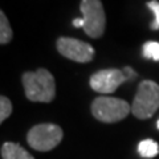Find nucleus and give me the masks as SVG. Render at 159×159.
Here are the masks:
<instances>
[{"instance_id": "nucleus-1", "label": "nucleus", "mask_w": 159, "mask_h": 159, "mask_svg": "<svg viewBox=\"0 0 159 159\" xmlns=\"http://www.w3.org/2000/svg\"><path fill=\"white\" fill-rule=\"evenodd\" d=\"M24 92L29 101L52 102L56 97V82L51 72L47 69H37L36 72L23 74Z\"/></svg>"}, {"instance_id": "nucleus-2", "label": "nucleus", "mask_w": 159, "mask_h": 159, "mask_svg": "<svg viewBox=\"0 0 159 159\" xmlns=\"http://www.w3.org/2000/svg\"><path fill=\"white\" fill-rule=\"evenodd\" d=\"M159 109V85L151 80H145L139 84L134 97L131 113L139 119H147Z\"/></svg>"}, {"instance_id": "nucleus-3", "label": "nucleus", "mask_w": 159, "mask_h": 159, "mask_svg": "<svg viewBox=\"0 0 159 159\" xmlns=\"http://www.w3.org/2000/svg\"><path fill=\"white\" fill-rule=\"evenodd\" d=\"M131 111V106L125 101L114 97H98L92 103V113L98 121L114 123L122 121Z\"/></svg>"}, {"instance_id": "nucleus-4", "label": "nucleus", "mask_w": 159, "mask_h": 159, "mask_svg": "<svg viewBox=\"0 0 159 159\" xmlns=\"http://www.w3.org/2000/svg\"><path fill=\"white\" fill-rule=\"evenodd\" d=\"M62 129L54 123H40L27 134L28 145L37 151H49L62 139Z\"/></svg>"}, {"instance_id": "nucleus-5", "label": "nucleus", "mask_w": 159, "mask_h": 159, "mask_svg": "<svg viewBox=\"0 0 159 159\" xmlns=\"http://www.w3.org/2000/svg\"><path fill=\"white\" fill-rule=\"evenodd\" d=\"M80 8L82 12V19L85 20V27H84L85 33L93 39L101 37L106 27V16L102 2L101 0H82Z\"/></svg>"}, {"instance_id": "nucleus-6", "label": "nucleus", "mask_w": 159, "mask_h": 159, "mask_svg": "<svg viewBox=\"0 0 159 159\" xmlns=\"http://www.w3.org/2000/svg\"><path fill=\"white\" fill-rule=\"evenodd\" d=\"M57 51L72 61L89 62L94 57V48L81 40L72 37H60L57 40Z\"/></svg>"}, {"instance_id": "nucleus-7", "label": "nucleus", "mask_w": 159, "mask_h": 159, "mask_svg": "<svg viewBox=\"0 0 159 159\" xmlns=\"http://www.w3.org/2000/svg\"><path fill=\"white\" fill-rule=\"evenodd\" d=\"M127 81L125 74L119 69H103L93 74L89 80L90 88L101 94H110L117 90L119 85Z\"/></svg>"}, {"instance_id": "nucleus-8", "label": "nucleus", "mask_w": 159, "mask_h": 159, "mask_svg": "<svg viewBox=\"0 0 159 159\" xmlns=\"http://www.w3.org/2000/svg\"><path fill=\"white\" fill-rule=\"evenodd\" d=\"M2 158L3 159H34L25 148H23L19 143L6 142L2 146Z\"/></svg>"}, {"instance_id": "nucleus-9", "label": "nucleus", "mask_w": 159, "mask_h": 159, "mask_svg": "<svg viewBox=\"0 0 159 159\" xmlns=\"http://www.w3.org/2000/svg\"><path fill=\"white\" fill-rule=\"evenodd\" d=\"M138 152L143 158H154L159 152V145L154 139H145V141L139 142Z\"/></svg>"}, {"instance_id": "nucleus-10", "label": "nucleus", "mask_w": 159, "mask_h": 159, "mask_svg": "<svg viewBox=\"0 0 159 159\" xmlns=\"http://www.w3.org/2000/svg\"><path fill=\"white\" fill-rule=\"evenodd\" d=\"M12 29L9 25V21L7 16L4 15V12H0V43L3 44H8L12 40Z\"/></svg>"}, {"instance_id": "nucleus-11", "label": "nucleus", "mask_w": 159, "mask_h": 159, "mask_svg": "<svg viewBox=\"0 0 159 159\" xmlns=\"http://www.w3.org/2000/svg\"><path fill=\"white\" fill-rule=\"evenodd\" d=\"M142 54L147 60L159 61V43L157 41H147L142 47Z\"/></svg>"}, {"instance_id": "nucleus-12", "label": "nucleus", "mask_w": 159, "mask_h": 159, "mask_svg": "<svg viewBox=\"0 0 159 159\" xmlns=\"http://www.w3.org/2000/svg\"><path fill=\"white\" fill-rule=\"evenodd\" d=\"M12 113V103L11 101L7 98L2 96L0 97V122H4L6 119L11 116Z\"/></svg>"}, {"instance_id": "nucleus-13", "label": "nucleus", "mask_w": 159, "mask_h": 159, "mask_svg": "<svg viewBox=\"0 0 159 159\" xmlns=\"http://www.w3.org/2000/svg\"><path fill=\"white\" fill-rule=\"evenodd\" d=\"M147 7L151 9L154 16H155L154 21L151 23V29H159V2H157V0H151V2L147 3Z\"/></svg>"}, {"instance_id": "nucleus-14", "label": "nucleus", "mask_w": 159, "mask_h": 159, "mask_svg": "<svg viewBox=\"0 0 159 159\" xmlns=\"http://www.w3.org/2000/svg\"><path fill=\"white\" fill-rule=\"evenodd\" d=\"M122 72H123V74H125L126 80H131V78H135V77H137V73L134 72L130 66L123 68V69H122Z\"/></svg>"}, {"instance_id": "nucleus-15", "label": "nucleus", "mask_w": 159, "mask_h": 159, "mask_svg": "<svg viewBox=\"0 0 159 159\" xmlns=\"http://www.w3.org/2000/svg\"><path fill=\"white\" fill-rule=\"evenodd\" d=\"M73 27H76V28H84V27H85V20H84L82 17L74 19L73 20Z\"/></svg>"}, {"instance_id": "nucleus-16", "label": "nucleus", "mask_w": 159, "mask_h": 159, "mask_svg": "<svg viewBox=\"0 0 159 159\" xmlns=\"http://www.w3.org/2000/svg\"><path fill=\"white\" fill-rule=\"evenodd\" d=\"M157 127H158V130H159V119H158V122H157Z\"/></svg>"}]
</instances>
